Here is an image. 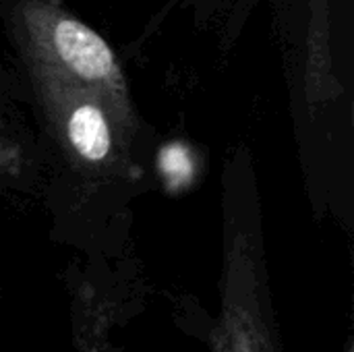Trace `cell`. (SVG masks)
<instances>
[{
	"instance_id": "obj_2",
	"label": "cell",
	"mask_w": 354,
	"mask_h": 352,
	"mask_svg": "<svg viewBox=\"0 0 354 352\" xmlns=\"http://www.w3.org/2000/svg\"><path fill=\"white\" fill-rule=\"evenodd\" d=\"M15 21L27 58L95 93L124 133L133 137L137 116L127 77L114 50L97 31L54 0H23L17 6Z\"/></svg>"
},
{
	"instance_id": "obj_5",
	"label": "cell",
	"mask_w": 354,
	"mask_h": 352,
	"mask_svg": "<svg viewBox=\"0 0 354 352\" xmlns=\"http://www.w3.org/2000/svg\"><path fill=\"white\" fill-rule=\"evenodd\" d=\"M21 170V147L10 139L0 137V176H10Z\"/></svg>"
},
{
	"instance_id": "obj_3",
	"label": "cell",
	"mask_w": 354,
	"mask_h": 352,
	"mask_svg": "<svg viewBox=\"0 0 354 352\" xmlns=\"http://www.w3.org/2000/svg\"><path fill=\"white\" fill-rule=\"evenodd\" d=\"M27 62L50 131L73 164L97 176L135 174L129 160L131 137L110 108L50 66L33 58Z\"/></svg>"
},
{
	"instance_id": "obj_1",
	"label": "cell",
	"mask_w": 354,
	"mask_h": 352,
	"mask_svg": "<svg viewBox=\"0 0 354 352\" xmlns=\"http://www.w3.org/2000/svg\"><path fill=\"white\" fill-rule=\"evenodd\" d=\"M255 201L226 193L220 317H205L212 352H284Z\"/></svg>"
},
{
	"instance_id": "obj_6",
	"label": "cell",
	"mask_w": 354,
	"mask_h": 352,
	"mask_svg": "<svg viewBox=\"0 0 354 352\" xmlns=\"http://www.w3.org/2000/svg\"><path fill=\"white\" fill-rule=\"evenodd\" d=\"M342 352H353V340H348V342L344 344V349H342Z\"/></svg>"
},
{
	"instance_id": "obj_4",
	"label": "cell",
	"mask_w": 354,
	"mask_h": 352,
	"mask_svg": "<svg viewBox=\"0 0 354 352\" xmlns=\"http://www.w3.org/2000/svg\"><path fill=\"white\" fill-rule=\"evenodd\" d=\"M332 0H307L305 31V102L311 112L336 102L344 87L332 56Z\"/></svg>"
}]
</instances>
